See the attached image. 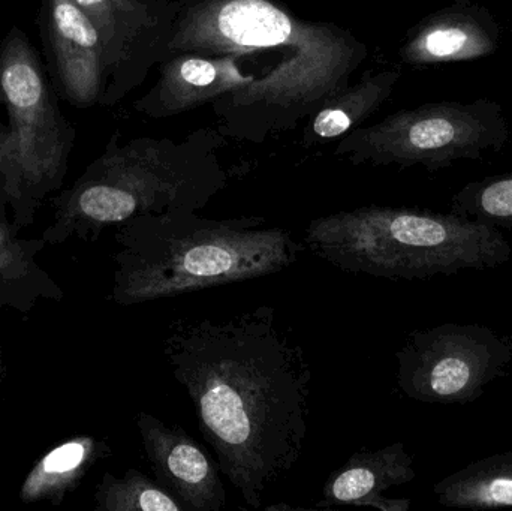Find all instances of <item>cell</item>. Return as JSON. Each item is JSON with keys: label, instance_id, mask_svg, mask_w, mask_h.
I'll use <instances>...</instances> for the list:
<instances>
[{"label": "cell", "instance_id": "16", "mask_svg": "<svg viewBox=\"0 0 512 511\" xmlns=\"http://www.w3.org/2000/svg\"><path fill=\"white\" fill-rule=\"evenodd\" d=\"M113 450L107 441L92 435H78L45 453L35 462L20 488L23 504L48 503L60 506L86 479L89 471Z\"/></svg>", "mask_w": 512, "mask_h": 511}, {"label": "cell", "instance_id": "12", "mask_svg": "<svg viewBox=\"0 0 512 511\" xmlns=\"http://www.w3.org/2000/svg\"><path fill=\"white\" fill-rule=\"evenodd\" d=\"M243 59L248 56L173 53L161 63L155 86L134 102V110L150 119H167L215 104L262 77L243 71Z\"/></svg>", "mask_w": 512, "mask_h": 511}, {"label": "cell", "instance_id": "21", "mask_svg": "<svg viewBox=\"0 0 512 511\" xmlns=\"http://www.w3.org/2000/svg\"><path fill=\"white\" fill-rule=\"evenodd\" d=\"M5 354H3L2 344H0V392H2L3 383L6 378Z\"/></svg>", "mask_w": 512, "mask_h": 511}, {"label": "cell", "instance_id": "14", "mask_svg": "<svg viewBox=\"0 0 512 511\" xmlns=\"http://www.w3.org/2000/svg\"><path fill=\"white\" fill-rule=\"evenodd\" d=\"M414 459L402 441L384 449L358 450L334 471L322 489L316 509L370 507L381 511H408L411 500L385 497V491L415 480Z\"/></svg>", "mask_w": 512, "mask_h": 511}, {"label": "cell", "instance_id": "1", "mask_svg": "<svg viewBox=\"0 0 512 511\" xmlns=\"http://www.w3.org/2000/svg\"><path fill=\"white\" fill-rule=\"evenodd\" d=\"M162 351L222 476L246 506L261 509L265 491L306 446V351L267 305L224 320L180 318L168 326Z\"/></svg>", "mask_w": 512, "mask_h": 511}, {"label": "cell", "instance_id": "11", "mask_svg": "<svg viewBox=\"0 0 512 511\" xmlns=\"http://www.w3.org/2000/svg\"><path fill=\"white\" fill-rule=\"evenodd\" d=\"M137 428L156 482L183 511H221L227 503L218 461L185 429L140 411Z\"/></svg>", "mask_w": 512, "mask_h": 511}, {"label": "cell", "instance_id": "13", "mask_svg": "<svg viewBox=\"0 0 512 511\" xmlns=\"http://www.w3.org/2000/svg\"><path fill=\"white\" fill-rule=\"evenodd\" d=\"M501 35V24L486 6L454 0L409 29L399 56L417 68L471 62L493 56Z\"/></svg>", "mask_w": 512, "mask_h": 511}, {"label": "cell", "instance_id": "17", "mask_svg": "<svg viewBox=\"0 0 512 511\" xmlns=\"http://www.w3.org/2000/svg\"><path fill=\"white\" fill-rule=\"evenodd\" d=\"M438 503L450 509L512 507V452L496 453L466 465L433 486Z\"/></svg>", "mask_w": 512, "mask_h": 511}, {"label": "cell", "instance_id": "8", "mask_svg": "<svg viewBox=\"0 0 512 511\" xmlns=\"http://www.w3.org/2000/svg\"><path fill=\"white\" fill-rule=\"evenodd\" d=\"M397 384L421 404H472L512 362V339L481 324L415 330L397 351Z\"/></svg>", "mask_w": 512, "mask_h": 511}, {"label": "cell", "instance_id": "6", "mask_svg": "<svg viewBox=\"0 0 512 511\" xmlns=\"http://www.w3.org/2000/svg\"><path fill=\"white\" fill-rule=\"evenodd\" d=\"M57 98L29 36L11 27L0 41V105L8 116L0 137V197L18 231L35 222L68 174L77 131Z\"/></svg>", "mask_w": 512, "mask_h": 511}, {"label": "cell", "instance_id": "19", "mask_svg": "<svg viewBox=\"0 0 512 511\" xmlns=\"http://www.w3.org/2000/svg\"><path fill=\"white\" fill-rule=\"evenodd\" d=\"M95 509L98 511H183L176 498L156 480L138 470H128L122 477L105 473L96 486Z\"/></svg>", "mask_w": 512, "mask_h": 511}, {"label": "cell", "instance_id": "18", "mask_svg": "<svg viewBox=\"0 0 512 511\" xmlns=\"http://www.w3.org/2000/svg\"><path fill=\"white\" fill-rule=\"evenodd\" d=\"M400 75L397 69H388L367 74L357 84H349L309 117L307 134L315 140H336L360 128L390 99Z\"/></svg>", "mask_w": 512, "mask_h": 511}, {"label": "cell", "instance_id": "5", "mask_svg": "<svg viewBox=\"0 0 512 511\" xmlns=\"http://www.w3.org/2000/svg\"><path fill=\"white\" fill-rule=\"evenodd\" d=\"M168 54L204 56L261 51L285 59L292 92L304 116L351 84L369 50L348 29L303 20L276 0H179Z\"/></svg>", "mask_w": 512, "mask_h": 511}, {"label": "cell", "instance_id": "7", "mask_svg": "<svg viewBox=\"0 0 512 511\" xmlns=\"http://www.w3.org/2000/svg\"><path fill=\"white\" fill-rule=\"evenodd\" d=\"M510 140L504 108L489 98L432 102L397 111L381 122L352 129L334 155L354 165L444 170L457 161H478Z\"/></svg>", "mask_w": 512, "mask_h": 511}, {"label": "cell", "instance_id": "4", "mask_svg": "<svg viewBox=\"0 0 512 511\" xmlns=\"http://www.w3.org/2000/svg\"><path fill=\"white\" fill-rule=\"evenodd\" d=\"M304 240L343 272L393 281L495 269L512 254L499 228L411 207L364 206L321 216L310 222Z\"/></svg>", "mask_w": 512, "mask_h": 511}, {"label": "cell", "instance_id": "3", "mask_svg": "<svg viewBox=\"0 0 512 511\" xmlns=\"http://www.w3.org/2000/svg\"><path fill=\"white\" fill-rule=\"evenodd\" d=\"M120 140L119 132L113 134L74 185L51 198L53 221L42 231L47 245L72 237L96 242L107 228L135 216L198 212L227 186L218 156L221 132L200 129L182 141Z\"/></svg>", "mask_w": 512, "mask_h": 511}, {"label": "cell", "instance_id": "9", "mask_svg": "<svg viewBox=\"0 0 512 511\" xmlns=\"http://www.w3.org/2000/svg\"><path fill=\"white\" fill-rule=\"evenodd\" d=\"M101 38L105 89L99 105L113 107L143 86L167 59L179 0H77Z\"/></svg>", "mask_w": 512, "mask_h": 511}, {"label": "cell", "instance_id": "2", "mask_svg": "<svg viewBox=\"0 0 512 511\" xmlns=\"http://www.w3.org/2000/svg\"><path fill=\"white\" fill-rule=\"evenodd\" d=\"M259 216L203 218L191 210L117 225L110 300L134 306L251 281L292 266L304 246Z\"/></svg>", "mask_w": 512, "mask_h": 511}, {"label": "cell", "instance_id": "20", "mask_svg": "<svg viewBox=\"0 0 512 511\" xmlns=\"http://www.w3.org/2000/svg\"><path fill=\"white\" fill-rule=\"evenodd\" d=\"M451 212L512 230V171L463 186L451 200Z\"/></svg>", "mask_w": 512, "mask_h": 511}, {"label": "cell", "instance_id": "15", "mask_svg": "<svg viewBox=\"0 0 512 511\" xmlns=\"http://www.w3.org/2000/svg\"><path fill=\"white\" fill-rule=\"evenodd\" d=\"M8 219V204L0 197V309L29 314L39 300L63 299V290L39 266L38 255L47 248L44 239H21Z\"/></svg>", "mask_w": 512, "mask_h": 511}, {"label": "cell", "instance_id": "10", "mask_svg": "<svg viewBox=\"0 0 512 511\" xmlns=\"http://www.w3.org/2000/svg\"><path fill=\"white\" fill-rule=\"evenodd\" d=\"M39 38L57 96L72 107L99 105L105 89L101 38L77 0H41Z\"/></svg>", "mask_w": 512, "mask_h": 511}, {"label": "cell", "instance_id": "22", "mask_svg": "<svg viewBox=\"0 0 512 511\" xmlns=\"http://www.w3.org/2000/svg\"><path fill=\"white\" fill-rule=\"evenodd\" d=\"M5 129H6V126H3V123L0 122V137H2L3 131H5Z\"/></svg>", "mask_w": 512, "mask_h": 511}]
</instances>
